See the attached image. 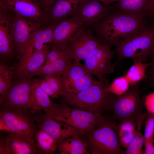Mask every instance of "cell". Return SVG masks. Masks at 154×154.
Instances as JSON below:
<instances>
[{
    "instance_id": "obj_1",
    "label": "cell",
    "mask_w": 154,
    "mask_h": 154,
    "mask_svg": "<svg viewBox=\"0 0 154 154\" xmlns=\"http://www.w3.org/2000/svg\"><path fill=\"white\" fill-rule=\"evenodd\" d=\"M146 18L110 11L95 25L98 38L102 43L111 47L120 40L139 30L148 23Z\"/></svg>"
},
{
    "instance_id": "obj_2",
    "label": "cell",
    "mask_w": 154,
    "mask_h": 154,
    "mask_svg": "<svg viewBox=\"0 0 154 154\" xmlns=\"http://www.w3.org/2000/svg\"><path fill=\"white\" fill-rule=\"evenodd\" d=\"M115 46L116 67H120L122 61L128 58L133 62L147 63L154 47V21L121 39Z\"/></svg>"
},
{
    "instance_id": "obj_3",
    "label": "cell",
    "mask_w": 154,
    "mask_h": 154,
    "mask_svg": "<svg viewBox=\"0 0 154 154\" xmlns=\"http://www.w3.org/2000/svg\"><path fill=\"white\" fill-rule=\"evenodd\" d=\"M116 124L106 118L84 136L89 154H123L117 135Z\"/></svg>"
},
{
    "instance_id": "obj_4",
    "label": "cell",
    "mask_w": 154,
    "mask_h": 154,
    "mask_svg": "<svg viewBox=\"0 0 154 154\" xmlns=\"http://www.w3.org/2000/svg\"><path fill=\"white\" fill-rule=\"evenodd\" d=\"M139 84L130 86L125 93L117 95L110 93L106 111L119 122L129 119H137L144 112V102L141 96Z\"/></svg>"
},
{
    "instance_id": "obj_5",
    "label": "cell",
    "mask_w": 154,
    "mask_h": 154,
    "mask_svg": "<svg viewBox=\"0 0 154 154\" xmlns=\"http://www.w3.org/2000/svg\"><path fill=\"white\" fill-rule=\"evenodd\" d=\"M107 86L98 81L88 88L77 93H68L62 96L64 103L69 106L102 114L106 111L110 93Z\"/></svg>"
},
{
    "instance_id": "obj_6",
    "label": "cell",
    "mask_w": 154,
    "mask_h": 154,
    "mask_svg": "<svg viewBox=\"0 0 154 154\" xmlns=\"http://www.w3.org/2000/svg\"><path fill=\"white\" fill-rule=\"evenodd\" d=\"M59 105L53 119L72 126L84 137L106 118L97 112L72 108L64 103Z\"/></svg>"
},
{
    "instance_id": "obj_7",
    "label": "cell",
    "mask_w": 154,
    "mask_h": 154,
    "mask_svg": "<svg viewBox=\"0 0 154 154\" xmlns=\"http://www.w3.org/2000/svg\"><path fill=\"white\" fill-rule=\"evenodd\" d=\"M32 114L26 108H0V130L25 134L35 140L37 126Z\"/></svg>"
},
{
    "instance_id": "obj_8",
    "label": "cell",
    "mask_w": 154,
    "mask_h": 154,
    "mask_svg": "<svg viewBox=\"0 0 154 154\" xmlns=\"http://www.w3.org/2000/svg\"><path fill=\"white\" fill-rule=\"evenodd\" d=\"M115 54L111 47L102 43L92 50L84 60V65L88 72L108 86V76L116 68L114 63L112 62Z\"/></svg>"
},
{
    "instance_id": "obj_9",
    "label": "cell",
    "mask_w": 154,
    "mask_h": 154,
    "mask_svg": "<svg viewBox=\"0 0 154 154\" xmlns=\"http://www.w3.org/2000/svg\"><path fill=\"white\" fill-rule=\"evenodd\" d=\"M6 10L9 16L11 33L15 48L16 49L20 58L27 52L29 49L33 33L46 25Z\"/></svg>"
},
{
    "instance_id": "obj_10",
    "label": "cell",
    "mask_w": 154,
    "mask_h": 154,
    "mask_svg": "<svg viewBox=\"0 0 154 154\" xmlns=\"http://www.w3.org/2000/svg\"><path fill=\"white\" fill-rule=\"evenodd\" d=\"M33 83L32 79L20 78L12 82L9 88L0 95V108H23L31 111L33 108L31 96Z\"/></svg>"
},
{
    "instance_id": "obj_11",
    "label": "cell",
    "mask_w": 154,
    "mask_h": 154,
    "mask_svg": "<svg viewBox=\"0 0 154 154\" xmlns=\"http://www.w3.org/2000/svg\"><path fill=\"white\" fill-rule=\"evenodd\" d=\"M0 8L25 18L49 24L42 0H0Z\"/></svg>"
},
{
    "instance_id": "obj_12",
    "label": "cell",
    "mask_w": 154,
    "mask_h": 154,
    "mask_svg": "<svg viewBox=\"0 0 154 154\" xmlns=\"http://www.w3.org/2000/svg\"><path fill=\"white\" fill-rule=\"evenodd\" d=\"M101 44L90 31L84 26L71 38L66 49L72 60L80 62L84 60L92 50Z\"/></svg>"
},
{
    "instance_id": "obj_13",
    "label": "cell",
    "mask_w": 154,
    "mask_h": 154,
    "mask_svg": "<svg viewBox=\"0 0 154 154\" xmlns=\"http://www.w3.org/2000/svg\"><path fill=\"white\" fill-rule=\"evenodd\" d=\"M0 139V154H35L39 153L35 140L25 134L8 132Z\"/></svg>"
},
{
    "instance_id": "obj_14",
    "label": "cell",
    "mask_w": 154,
    "mask_h": 154,
    "mask_svg": "<svg viewBox=\"0 0 154 154\" xmlns=\"http://www.w3.org/2000/svg\"><path fill=\"white\" fill-rule=\"evenodd\" d=\"M109 13L108 5L98 0H84L78 4L71 16L86 27L95 25Z\"/></svg>"
},
{
    "instance_id": "obj_15",
    "label": "cell",
    "mask_w": 154,
    "mask_h": 154,
    "mask_svg": "<svg viewBox=\"0 0 154 154\" xmlns=\"http://www.w3.org/2000/svg\"><path fill=\"white\" fill-rule=\"evenodd\" d=\"M34 117L37 127L50 135L57 143L72 136L83 137L75 128L66 124L56 121L44 114H40Z\"/></svg>"
},
{
    "instance_id": "obj_16",
    "label": "cell",
    "mask_w": 154,
    "mask_h": 154,
    "mask_svg": "<svg viewBox=\"0 0 154 154\" xmlns=\"http://www.w3.org/2000/svg\"><path fill=\"white\" fill-rule=\"evenodd\" d=\"M84 26L78 19L72 16L60 21L54 28L51 48L65 49L71 38Z\"/></svg>"
},
{
    "instance_id": "obj_17",
    "label": "cell",
    "mask_w": 154,
    "mask_h": 154,
    "mask_svg": "<svg viewBox=\"0 0 154 154\" xmlns=\"http://www.w3.org/2000/svg\"><path fill=\"white\" fill-rule=\"evenodd\" d=\"M51 48L50 44L37 51H28L20 58L15 73L19 78L28 79L44 64L47 54Z\"/></svg>"
},
{
    "instance_id": "obj_18",
    "label": "cell",
    "mask_w": 154,
    "mask_h": 154,
    "mask_svg": "<svg viewBox=\"0 0 154 154\" xmlns=\"http://www.w3.org/2000/svg\"><path fill=\"white\" fill-rule=\"evenodd\" d=\"M15 48L12 36L9 15L0 8V56L4 60L12 59Z\"/></svg>"
},
{
    "instance_id": "obj_19",
    "label": "cell",
    "mask_w": 154,
    "mask_h": 154,
    "mask_svg": "<svg viewBox=\"0 0 154 154\" xmlns=\"http://www.w3.org/2000/svg\"><path fill=\"white\" fill-rule=\"evenodd\" d=\"M78 4L75 0H54L46 9L49 23L56 24L71 16Z\"/></svg>"
},
{
    "instance_id": "obj_20",
    "label": "cell",
    "mask_w": 154,
    "mask_h": 154,
    "mask_svg": "<svg viewBox=\"0 0 154 154\" xmlns=\"http://www.w3.org/2000/svg\"><path fill=\"white\" fill-rule=\"evenodd\" d=\"M150 0H120L113 5L111 11H116L145 18L149 17V8Z\"/></svg>"
},
{
    "instance_id": "obj_21",
    "label": "cell",
    "mask_w": 154,
    "mask_h": 154,
    "mask_svg": "<svg viewBox=\"0 0 154 154\" xmlns=\"http://www.w3.org/2000/svg\"><path fill=\"white\" fill-rule=\"evenodd\" d=\"M31 96L33 108L30 111L33 114L43 110L50 117L57 107L58 104L52 102L49 96L34 82L31 88Z\"/></svg>"
},
{
    "instance_id": "obj_22",
    "label": "cell",
    "mask_w": 154,
    "mask_h": 154,
    "mask_svg": "<svg viewBox=\"0 0 154 154\" xmlns=\"http://www.w3.org/2000/svg\"><path fill=\"white\" fill-rule=\"evenodd\" d=\"M72 60L68 54L50 64L44 65L31 75L29 79L31 80L36 76L44 78L50 76L62 77Z\"/></svg>"
},
{
    "instance_id": "obj_23",
    "label": "cell",
    "mask_w": 154,
    "mask_h": 154,
    "mask_svg": "<svg viewBox=\"0 0 154 154\" xmlns=\"http://www.w3.org/2000/svg\"><path fill=\"white\" fill-rule=\"evenodd\" d=\"M56 24L50 23L34 31L31 35L28 51L40 50L48 45L51 44L54 30Z\"/></svg>"
},
{
    "instance_id": "obj_24",
    "label": "cell",
    "mask_w": 154,
    "mask_h": 154,
    "mask_svg": "<svg viewBox=\"0 0 154 154\" xmlns=\"http://www.w3.org/2000/svg\"><path fill=\"white\" fill-rule=\"evenodd\" d=\"M138 118L123 120L117 124L116 133L121 147L126 149L132 141L136 133Z\"/></svg>"
},
{
    "instance_id": "obj_25",
    "label": "cell",
    "mask_w": 154,
    "mask_h": 154,
    "mask_svg": "<svg viewBox=\"0 0 154 154\" xmlns=\"http://www.w3.org/2000/svg\"><path fill=\"white\" fill-rule=\"evenodd\" d=\"M57 149L60 154H89L84 137L80 136H72L58 143Z\"/></svg>"
},
{
    "instance_id": "obj_26",
    "label": "cell",
    "mask_w": 154,
    "mask_h": 154,
    "mask_svg": "<svg viewBox=\"0 0 154 154\" xmlns=\"http://www.w3.org/2000/svg\"><path fill=\"white\" fill-rule=\"evenodd\" d=\"M147 112H144L139 117L137 120V129L135 135L123 154H142L144 152L142 148L145 139L141 132L143 123L146 116Z\"/></svg>"
},
{
    "instance_id": "obj_27",
    "label": "cell",
    "mask_w": 154,
    "mask_h": 154,
    "mask_svg": "<svg viewBox=\"0 0 154 154\" xmlns=\"http://www.w3.org/2000/svg\"><path fill=\"white\" fill-rule=\"evenodd\" d=\"M89 73L84 65L81 64L80 62L72 61L62 76L64 94L66 86Z\"/></svg>"
},
{
    "instance_id": "obj_28",
    "label": "cell",
    "mask_w": 154,
    "mask_h": 154,
    "mask_svg": "<svg viewBox=\"0 0 154 154\" xmlns=\"http://www.w3.org/2000/svg\"><path fill=\"white\" fill-rule=\"evenodd\" d=\"M133 62V64L125 75L130 86L136 85L147 78L146 70L151 65L150 62L143 63L139 61Z\"/></svg>"
},
{
    "instance_id": "obj_29",
    "label": "cell",
    "mask_w": 154,
    "mask_h": 154,
    "mask_svg": "<svg viewBox=\"0 0 154 154\" xmlns=\"http://www.w3.org/2000/svg\"><path fill=\"white\" fill-rule=\"evenodd\" d=\"M36 140L39 153L52 154L57 149L56 141L46 132L41 129L37 130Z\"/></svg>"
},
{
    "instance_id": "obj_30",
    "label": "cell",
    "mask_w": 154,
    "mask_h": 154,
    "mask_svg": "<svg viewBox=\"0 0 154 154\" xmlns=\"http://www.w3.org/2000/svg\"><path fill=\"white\" fill-rule=\"evenodd\" d=\"M98 81L89 73L66 86L64 89V94L68 93L78 92L88 88Z\"/></svg>"
},
{
    "instance_id": "obj_31",
    "label": "cell",
    "mask_w": 154,
    "mask_h": 154,
    "mask_svg": "<svg viewBox=\"0 0 154 154\" xmlns=\"http://www.w3.org/2000/svg\"><path fill=\"white\" fill-rule=\"evenodd\" d=\"M14 72V70L12 68L3 61H0V95L5 92L10 86Z\"/></svg>"
},
{
    "instance_id": "obj_32",
    "label": "cell",
    "mask_w": 154,
    "mask_h": 154,
    "mask_svg": "<svg viewBox=\"0 0 154 154\" xmlns=\"http://www.w3.org/2000/svg\"><path fill=\"white\" fill-rule=\"evenodd\" d=\"M130 86L128 80L124 76L115 79L111 84L107 87L106 90L110 93L120 95L125 93Z\"/></svg>"
},
{
    "instance_id": "obj_33",
    "label": "cell",
    "mask_w": 154,
    "mask_h": 154,
    "mask_svg": "<svg viewBox=\"0 0 154 154\" xmlns=\"http://www.w3.org/2000/svg\"><path fill=\"white\" fill-rule=\"evenodd\" d=\"M54 93L56 99L64 95L63 84L62 77L50 76L44 78Z\"/></svg>"
},
{
    "instance_id": "obj_34",
    "label": "cell",
    "mask_w": 154,
    "mask_h": 154,
    "mask_svg": "<svg viewBox=\"0 0 154 154\" xmlns=\"http://www.w3.org/2000/svg\"><path fill=\"white\" fill-rule=\"evenodd\" d=\"M145 131L144 135L145 141L153 139L154 136V114L147 112L144 120Z\"/></svg>"
},
{
    "instance_id": "obj_35",
    "label": "cell",
    "mask_w": 154,
    "mask_h": 154,
    "mask_svg": "<svg viewBox=\"0 0 154 154\" xmlns=\"http://www.w3.org/2000/svg\"><path fill=\"white\" fill-rule=\"evenodd\" d=\"M68 54L66 49L61 50L51 48L47 54L44 65L50 64Z\"/></svg>"
},
{
    "instance_id": "obj_36",
    "label": "cell",
    "mask_w": 154,
    "mask_h": 154,
    "mask_svg": "<svg viewBox=\"0 0 154 154\" xmlns=\"http://www.w3.org/2000/svg\"><path fill=\"white\" fill-rule=\"evenodd\" d=\"M33 82L49 96L56 99L55 95L48 83L43 78L33 79Z\"/></svg>"
},
{
    "instance_id": "obj_37",
    "label": "cell",
    "mask_w": 154,
    "mask_h": 154,
    "mask_svg": "<svg viewBox=\"0 0 154 154\" xmlns=\"http://www.w3.org/2000/svg\"><path fill=\"white\" fill-rule=\"evenodd\" d=\"M144 104L147 112L154 114V92L145 96Z\"/></svg>"
},
{
    "instance_id": "obj_38",
    "label": "cell",
    "mask_w": 154,
    "mask_h": 154,
    "mask_svg": "<svg viewBox=\"0 0 154 154\" xmlns=\"http://www.w3.org/2000/svg\"><path fill=\"white\" fill-rule=\"evenodd\" d=\"M153 139L146 140L144 145L145 148L144 154H154V146L153 145Z\"/></svg>"
},
{
    "instance_id": "obj_39",
    "label": "cell",
    "mask_w": 154,
    "mask_h": 154,
    "mask_svg": "<svg viewBox=\"0 0 154 154\" xmlns=\"http://www.w3.org/2000/svg\"><path fill=\"white\" fill-rule=\"evenodd\" d=\"M145 80L147 86L154 89V70H149Z\"/></svg>"
},
{
    "instance_id": "obj_40",
    "label": "cell",
    "mask_w": 154,
    "mask_h": 154,
    "mask_svg": "<svg viewBox=\"0 0 154 154\" xmlns=\"http://www.w3.org/2000/svg\"><path fill=\"white\" fill-rule=\"evenodd\" d=\"M149 12L150 19L154 21V0H150L149 3Z\"/></svg>"
},
{
    "instance_id": "obj_41",
    "label": "cell",
    "mask_w": 154,
    "mask_h": 154,
    "mask_svg": "<svg viewBox=\"0 0 154 154\" xmlns=\"http://www.w3.org/2000/svg\"><path fill=\"white\" fill-rule=\"evenodd\" d=\"M150 58L151 65L149 67V70H154V47L152 50Z\"/></svg>"
},
{
    "instance_id": "obj_42",
    "label": "cell",
    "mask_w": 154,
    "mask_h": 154,
    "mask_svg": "<svg viewBox=\"0 0 154 154\" xmlns=\"http://www.w3.org/2000/svg\"><path fill=\"white\" fill-rule=\"evenodd\" d=\"M54 0H42L46 9L52 3Z\"/></svg>"
},
{
    "instance_id": "obj_43",
    "label": "cell",
    "mask_w": 154,
    "mask_h": 154,
    "mask_svg": "<svg viewBox=\"0 0 154 154\" xmlns=\"http://www.w3.org/2000/svg\"><path fill=\"white\" fill-rule=\"evenodd\" d=\"M104 4L107 5H108V0H98Z\"/></svg>"
},
{
    "instance_id": "obj_44",
    "label": "cell",
    "mask_w": 154,
    "mask_h": 154,
    "mask_svg": "<svg viewBox=\"0 0 154 154\" xmlns=\"http://www.w3.org/2000/svg\"><path fill=\"white\" fill-rule=\"evenodd\" d=\"M120 0H108V4L109 5L111 4V3Z\"/></svg>"
},
{
    "instance_id": "obj_45",
    "label": "cell",
    "mask_w": 154,
    "mask_h": 154,
    "mask_svg": "<svg viewBox=\"0 0 154 154\" xmlns=\"http://www.w3.org/2000/svg\"><path fill=\"white\" fill-rule=\"evenodd\" d=\"M78 3L84 0H75Z\"/></svg>"
}]
</instances>
